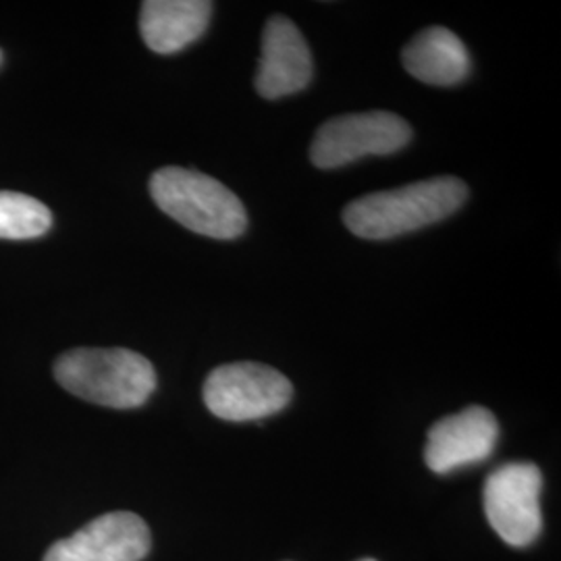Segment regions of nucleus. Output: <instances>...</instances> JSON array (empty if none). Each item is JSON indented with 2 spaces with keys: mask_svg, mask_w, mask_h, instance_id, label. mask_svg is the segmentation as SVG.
<instances>
[{
  "mask_svg": "<svg viewBox=\"0 0 561 561\" xmlns=\"http://www.w3.org/2000/svg\"><path fill=\"white\" fill-rule=\"evenodd\" d=\"M150 196L164 215L206 238L236 240L248 229L243 202L198 171L164 167L150 178Z\"/></svg>",
  "mask_w": 561,
  "mask_h": 561,
  "instance_id": "7ed1b4c3",
  "label": "nucleus"
},
{
  "mask_svg": "<svg viewBox=\"0 0 561 561\" xmlns=\"http://www.w3.org/2000/svg\"><path fill=\"white\" fill-rule=\"evenodd\" d=\"M362 561H375V560H362Z\"/></svg>",
  "mask_w": 561,
  "mask_h": 561,
  "instance_id": "4468645a",
  "label": "nucleus"
},
{
  "mask_svg": "<svg viewBox=\"0 0 561 561\" xmlns=\"http://www.w3.org/2000/svg\"><path fill=\"white\" fill-rule=\"evenodd\" d=\"M50 227L46 204L20 192H0V240H36Z\"/></svg>",
  "mask_w": 561,
  "mask_h": 561,
  "instance_id": "f8f14e48",
  "label": "nucleus"
},
{
  "mask_svg": "<svg viewBox=\"0 0 561 561\" xmlns=\"http://www.w3.org/2000/svg\"><path fill=\"white\" fill-rule=\"evenodd\" d=\"M500 439L497 419L482 405H470L460 414L435 422L428 431L424 461L437 472L447 474L463 466L486 460Z\"/></svg>",
  "mask_w": 561,
  "mask_h": 561,
  "instance_id": "6e6552de",
  "label": "nucleus"
},
{
  "mask_svg": "<svg viewBox=\"0 0 561 561\" xmlns=\"http://www.w3.org/2000/svg\"><path fill=\"white\" fill-rule=\"evenodd\" d=\"M55 379L80 400L115 410L140 408L157 389L148 358L125 347H80L55 362Z\"/></svg>",
  "mask_w": 561,
  "mask_h": 561,
  "instance_id": "f03ea898",
  "label": "nucleus"
},
{
  "mask_svg": "<svg viewBox=\"0 0 561 561\" xmlns=\"http://www.w3.org/2000/svg\"><path fill=\"white\" fill-rule=\"evenodd\" d=\"M0 62H2V53H0Z\"/></svg>",
  "mask_w": 561,
  "mask_h": 561,
  "instance_id": "ddd939ff",
  "label": "nucleus"
},
{
  "mask_svg": "<svg viewBox=\"0 0 561 561\" xmlns=\"http://www.w3.org/2000/svg\"><path fill=\"white\" fill-rule=\"evenodd\" d=\"M466 201L468 185L445 175L362 196L345 206L343 222L362 240H393L451 217Z\"/></svg>",
  "mask_w": 561,
  "mask_h": 561,
  "instance_id": "f257e3e1",
  "label": "nucleus"
},
{
  "mask_svg": "<svg viewBox=\"0 0 561 561\" xmlns=\"http://www.w3.org/2000/svg\"><path fill=\"white\" fill-rule=\"evenodd\" d=\"M412 129L400 115L387 111L341 115L322 123L310 146V159L319 169H337L364 157H387L401 150Z\"/></svg>",
  "mask_w": 561,
  "mask_h": 561,
  "instance_id": "39448f33",
  "label": "nucleus"
},
{
  "mask_svg": "<svg viewBox=\"0 0 561 561\" xmlns=\"http://www.w3.org/2000/svg\"><path fill=\"white\" fill-rule=\"evenodd\" d=\"M405 71L428 85H456L470 73V55L463 42L447 27L433 25L416 34L401 53Z\"/></svg>",
  "mask_w": 561,
  "mask_h": 561,
  "instance_id": "9b49d317",
  "label": "nucleus"
},
{
  "mask_svg": "<svg viewBox=\"0 0 561 561\" xmlns=\"http://www.w3.org/2000/svg\"><path fill=\"white\" fill-rule=\"evenodd\" d=\"M541 470L530 461L505 463L484 482L486 520L507 545L526 547L541 535Z\"/></svg>",
  "mask_w": 561,
  "mask_h": 561,
  "instance_id": "423d86ee",
  "label": "nucleus"
},
{
  "mask_svg": "<svg viewBox=\"0 0 561 561\" xmlns=\"http://www.w3.org/2000/svg\"><path fill=\"white\" fill-rule=\"evenodd\" d=\"M294 385L279 370L259 362H233L215 368L204 382L206 408L221 421L268 419L287 408Z\"/></svg>",
  "mask_w": 561,
  "mask_h": 561,
  "instance_id": "20e7f679",
  "label": "nucleus"
},
{
  "mask_svg": "<svg viewBox=\"0 0 561 561\" xmlns=\"http://www.w3.org/2000/svg\"><path fill=\"white\" fill-rule=\"evenodd\" d=\"M213 15L208 0H146L140 32L146 46L159 55H175L201 38Z\"/></svg>",
  "mask_w": 561,
  "mask_h": 561,
  "instance_id": "9d476101",
  "label": "nucleus"
},
{
  "mask_svg": "<svg viewBox=\"0 0 561 561\" xmlns=\"http://www.w3.org/2000/svg\"><path fill=\"white\" fill-rule=\"evenodd\" d=\"M314 73L310 48L298 25L275 15L266 21L256 71V90L262 99L277 101L304 90Z\"/></svg>",
  "mask_w": 561,
  "mask_h": 561,
  "instance_id": "1a4fd4ad",
  "label": "nucleus"
},
{
  "mask_svg": "<svg viewBox=\"0 0 561 561\" xmlns=\"http://www.w3.org/2000/svg\"><path fill=\"white\" fill-rule=\"evenodd\" d=\"M150 530L131 512H111L57 541L44 561H141L150 551Z\"/></svg>",
  "mask_w": 561,
  "mask_h": 561,
  "instance_id": "0eeeda50",
  "label": "nucleus"
}]
</instances>
